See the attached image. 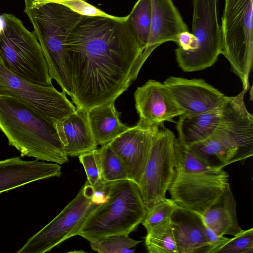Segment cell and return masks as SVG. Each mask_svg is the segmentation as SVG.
I'll return each mask as SVG.
<instances>
[{"instance_id": "cb8c5ba5", "label": "cell", "mask_w": 253, "mask_h": 253, "mask_svg": "<svg viewBox=\"0 0 253 253\" xmlns=\"http://www.w3.org/2000/svg\"><path fill=\"white\" fill-rule=\"evenodd\" d=\"M128 15L130 28L143 51L150 34L152 17L151 0H138Z\"/></svg>"}, {"instance_id": "9a60e30c", "label": "cell", "mask_w": 253, "mask_h": 253, "mask_svg": "<svg viewBox=\"0 0 253 253\" xmlns=\"http://www.w3.org/2000/svg\"><path fill=\"white\" fill-rule=\"evenodd\" d=\"M152 17L148 42L137 61L132 74L134 81L152 51L161 44L173 41L176 42L178 35L189 31L172 0H151Z\"/></svg>"}, {"instance_id": "52a82bcc", "label": "cell", "mask_w": 253, "mask_h": 253, "mask_svg": "<svg viewBox=\"0 0 253 253\" xmlns=\"http://www.w3.org/2000/svg\"><path fill=\"white\" fill-rule=\"evenodd\" d=\"M253 0H225L221 27V54L241 80L243 89L250 87L253 60Z\"/></svg>"}, {"instance_id": "8992f818", "label": "cell", "mask_w": 253, "mask_h": 253, "mask_svg": "<svg viewBox=\"0 0 253 253\" xmlns=\"http://www.w3.org/2000/svg\"><path fill=\"white\" fill-rule=\"evenodd\" d=\"M4 27L0 34V59L10 71L28 81L52 85L47 65L34 32L12 14L1 15Z\"/></svg>"}, {"instance_id": "4fadbf2b", "label": "cell", "mask_w": 253, "mask_h": 253, "mask_svg": "<svg viewBox=\"0 0 253 253\" xmlns=\"http://www.w3.org/2000/svg\"><path fill=\"white\" fill-rule=\"evenodd\" d=\"M161 125L149 126L138 122L135 126L129 127L109 143L124 163L128 179L137 185L144 172L154 138Z\"/></svg>"}, {"instance_id": "ba28073f", "label": "cell", "mask_w": 253, "mask_h": 253, "mask_svg": "<svg viewBox=\"0 0 253 253\" xmlns=\"http://www.w3.org/2000/svg\"><path fill=\"white\" fill-rule=\"evenodd\" d=\"M217 1L193 0L191 33L194 42L189 50H175L178 66L185 72L209 68L221 54L222 33L217 19Z\"/></svg>"}, {"instance_id": "6da1fadb", "label": "cell", "mask_w": 253, "mask_h": 253, "mask_svg": "<svg viewBox=\"0 0 253 253\" xmlns=\"http://www.w3.org/2000/svg\"><path fill=\"white\" fill-rule=\"evenodd\" d=\"M129 15L83 16L66 45L71 99L85 111L115 100L133 81L143 50L133 34Z\"/></svg>"}, {"instance_id": "30bf717a", "label": "cell", "mask_w": 253, "mask_h": 253, "mask_svg": "<svg viewBox=\"0 0 253 253\" xmlns=\"http://www.w3.org/2000/svg\"><path fill=\"white\" fill-rule=\"evenodd\" d=\"M64 92L52 85L33 83L17 76L0 59V95L13 97L55 122L76 110Z\"/></svg>"}, {"instance_id": "d6986e66", "label": "cell", "mask_w": 253, "mask_h": 253, "mask_svg": "<svg viewBox=\"0 0 253 253\" xmlns=\"http://www.w3.org/2000/svg\"><path fill=\"white\" fill-rule=\"evenodd\" d=\"M54 125L68 156H79L97 148L86 111L76 108L74 112L55 122Z\"/></svg>"}, {"instance_id": "4316f807", "label": "cell", "mask_w": 253, "mask_h": 253, "mask_svg": "<svg viewBox=\"0 0 253 253\" xmlns=\"http://www.w3.org/2000/svg\"><path fill=\"white\" fill-rule=\"evenodd\" d=\"M78 157L84 169L88 183L95 190L102 188L106 182L102 176L99 149H93Z\"/></svg>"}, {"instance_id": "7a4b0ae2", "label": "cell", "mask_w": 253, "mask_h": 253, "mask_svg": "<svg viewBox=\"0 0 253 253\" xmlns=\"http://www.w3.org/2000/svg\"><path fill=\"white\" fill-rule=\"evenodd\" d=\"M54 123L17 99L0 95V130L22 157L59 165L69 161Z\"/></svg>"}, {"instance_id": "f1b7e54d", "label": "cell", "mask_w": 253, "mask_h": 253, "mask_svg": "<svg viewBox=\"0 0 253 253\" xmlns=\"http://www.w3.org/2000/svg\"><path fill=\"white\" fill-rule=\"evenodd\" d=\"M216 253H253V228L242 230L220 247Z\"/></svg>"}, {"instance_id": "ffe728a7", "label": "cell", "mask_w": 253, "mask_h": 253, "mask_svg": "<svg viewBox=\"0 0 253 253\" xmlns=\"http://www.w3.org/2000/svg\"><path fill=\"white\" fill-rule=\"evenodd\" d=\"M205 225L219 236H235L243 229L237 217L236 202L229 183L202 214Z\"/></svg>"}, {"instance_id": "44dd1931", "label": "cell", "mask_w": 253, "mask_h": 253, "mask_svg": "<svg viewBox=\"0 0 253 253\" xmlns=\"http://www.w3.org/2000/svg\"><path fill=\"white\" fill-rule=\"evenodd\" d=\"M223 104L206 113L180 116L176 125L178 134L177 139L179 142L190 146L209 137L220 123L223 111Z\"/></svg>"}, {"instance_id": "277c9868", "label": "cell", "mask_w": 253, "mask_h": 253, "mask_svg": "<svg viewBox=\"0 0 253 253\" xmlns=\"http://www.w3.org/2000/svg\"><path fill=\"white\" fill-rule=\"evenodd\" d=\"M24 11L34 27L33 32L41 46L51 78L71 97L66 45L70 34L83 15L53 1H37L26 5Z\"/></svg>"}, {"instance_id": "d6a6232c", "label": "cell", "mask_w": 253, "mask_h": 253, "mask_svg": "<svg viewBox=\"0 0 253 253\" xmlns=\"http://www.w3.org/2000/svg\"><path fill=\"white\" fill-rule=\"evenodd\" d=\"M4 21L1 15H0V34L2 31L4 27Z\"/></svg>"}, {"instance_id": "7c38bea8", "label": "cell", "mask_w": 253, "mask_h": 253, "mask_svg": "<svg viewBox=\"0 0 253 253\" xmlns=\"http://www.w3.org/2000/svg\"><path fill=\"white\" fill-rule=\"evenodd\" d=\"M228 179L229 175L223 169L176 170L169 191L178 206L202 214L223 192Z\"/></svg>"}, {"instance_id": "4dcf8cb0", "label": "cell", "mask_w": 253, "mask_h": 253, "mask_svg": "<svg viewBox=\"0 0 253 253\" xmlns=\"http://www.w3.org/2000/svg\"><path fill=\"white\" fill-rule=\"evenodd\" d=\"M195 38L191 33L189 31L180 33L177 38L176 43L177 48L182 50H188L192 48L194 42Z\"/></svg>"}, {"instance_id": "f546056e", "label": "cell", "mask_w": 253, "mask_h": 253, "mask_svg": "<svg viewBox=\"0 0 253 253\" xmlns=\"http://www.w3.org/2000/svg\"><path fill=\"white\" fill-rule=\"evenodd\" d=\"M66 5L78 13L87 16H104L115 17L83 0H70L56 1Z\"/></svg>"}, {"instance_id": "603a6c76", "label": "cell", "mask_w": 253, "mask_h": 253, "mask_svg": "<svg viewBox=\"0 0 253 253\" xmlns=\"http://www.w3.org/2000/svg\"><path fill=\"white\" fill-rule=\"evenodd\" d=\"M145 245L149 253H178L170 218L147 230Z\"/></svg>"}, {"instance_id": "8fae6325", "label": "cell", "mask_w": 253, "mask_h": 253, "mask_svg": "<svg viewBox=\"0 0 253 253\" xmlns=\"http://www.w3.org/2000/svg\"><path fill=\"white\" fill-rule=\"evenodd\" d=\"M162 124L137 185L147 209L166 198L176 173L173 132Z\"/></svg>"}, {"instance_id": "ac0fdd59", "label": "cell", "mask_w": 253, "mask_h": 253, "mask_svg": "<svg viewBox=\"0 0 253 253\" xmlns=\"http://www.w3.org/2000/svg\"><path fill=\"white\" fill-rule=\"evenodd\" d=\"M170 221L178 253H211L202 214L178 206Z\"/></svg>"}, {"instance_id": "1f68e13d", "label": "cell", "mask_w": 253, "mask_h": 253, "mask_svg": "<svg viewBox=\"0 0 253 253\" xmlns=\"http://www.w3.org/2000/svg\"><path fill=\"white\" fill-rule=\"evenodd\" d=\"M66 0H24L25 5H29L31 3H32L37 1H66ZM84 1H86L87 0H83Z\"/></svg>"}, {"instance_id": "5b68a950", "label": "cell", "mask_w": 253, "mask_h": 253, "mask_svg": "<svg viewBox=\"0 0 253 253\" xmlns=\"http://www.w3.org/2000/svg\"><path fill=\"white\" fill-rule=\"evenodd\" d=\"M106 200L91 212L79 231L87 241L115 234H129L143 221L147 208L137 185L124 180L106 183Z\"/></svg>"}, {"instance_id": "d4e9b609", "label": "cell", "mask_w": 253, "mask_h": 253, "mask_svg": "<svg viewBox=\"0 0 253 253\" xmlns=\"http://www.w3.org/2000/svg\"><path fill=\"white\" fill-rule=\"evenodd\" d=\"M103 180L106 183L128 179L126 167L109 143L99 149Z\"/></svg>"}, {"instance_id": "7402d4cb", "label": "cell", "mask_w": 253, "mask_h": 253, "mask_svg": "<svg viewBox=\"0 0 253 253\" xmlns=\"http://www.w3.org/2000/svg\"><path fill=\"white\" fill-rule=\"evenodd\" d=\"M89 125L97 145L108 143L127 130L128 126L120 120V113L112 101L87 111Z\"/></svg>"}, {"instance_id": "e0dca14e", "label": "cell", "mask_w": 253, "mask_h": 253, "mask_svg": "<svg viewBox=\"0 0 253 253\" xmlns=\"http://www.w3.org/2000/svg\"><path fill=\"white\" fill-rule=\"evenodd\" d=\"M61 167L55 163L24 161L15 157L0 161V194L37 180L59 177Z\"/></svg>"}, {"instance_id": "2e32d148", "label": "cell", "mask_w": 253, "mask_h": 253, "mask_svg": "<svg viewBox=\"0 0 253 253\" xmlns=\"http://www.w3.org/2000/svg\"><path fill=\"white\" fill-rule=\"evenodd\" d=\"M134 98L138 122L147 125H161L183 114L163 83L148 81L137 88Z\"/></svg>"}, {"instance_id": "3957f363", "label": "cell", "mask_w": 253, "mask_h": 253, "mask_svg": "<svg viewBox=\"0 0 253 253\" xmlns=\"http://www.w3.org/2000/svg\"><path fill=\"white\" fill-rule=\"evenodd\" d=\"M247 91L243 89L236 96H227L215 130L205 140L188 146L210 167L223 169L253 155V115L245 104Z\"/></svg>"}, {"instance_id": "83f0119b", "label": "cell", "mask_w": 253, "mask_h": 253, "mask_svg": "<svg viewBox=\"0 0 253 253\" xmlns=\"http://www.w3.org/2000/svg\"><path fill=\"white\" fill-rule=\"evenodd\" d=\"M178 205L171 198H166L147 209L142 225L148 230L151 227L170 218Z\"/></svg>"}, {"instance_id": "484cf974", "label": "cell", "mask_w": 253, "mask_h": 253, "mask_svg": "<svg viewBox=\"0 0 253 253\" xmlns=\"http://www.w3.org/2000/svg\"><path fill=\"white\" fill-rule=\"evenodd\" d=\"M91 249L99 253H133L141 241H137L125 234H115L88 240Z\"/></svg>"}, {"instance_id": "5bb4252c", "label": "cell", "mask_w": 253, "mask_h": 253, "mask_svg": "<svg viewBox=\"0 0 253 253\" xmlns=\"http://www.w3.org/2000/svg\"><path fill=\"white\" fill-rule=\"evenodd\" d=\"M163 83L184 115L213 110L221 106L227 97L201 79L169 77Z\"/></svg>"}, {"instance_id": "9c48e42d", "label": "cell", "mask_w": 253, "mask_h": 253, "mask_svg": "<svg viewBox=\"0 0 253 253\" xmlns=\"http://www.w3.org/2000/svg\"><path fill=\"white\" fill-rule=\"evenodd\" d=\"M86 180L76 197L49 223L30 237L17 253H44L78 234L98 205Z\"/></svg>"}]
</instances>
